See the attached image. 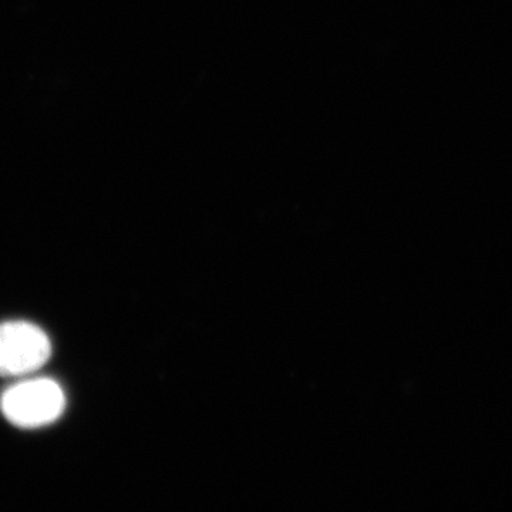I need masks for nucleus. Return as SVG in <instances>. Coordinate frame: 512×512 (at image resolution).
<instances>
[{
  "label": "nucleus",
  "instance_id": "obj_1",
  "mask_svg": "<svg viewBox=\"0 0 512 512\" xmlns=\"http://www.w3.org/2000/svg\"><path fill=\"white\" fill-rule=\"evenodd\" d=\"M66 406L62 387L52 379H32L9 387L0 399L3 416L22 429H37L59 419Z\"/></svg>",
  "mask_w": 512,
  "mask_h": 512
},
{
  "label": "nucleus",
  "instance_id": "obj_2",
  "mask_svg": "<svg viewBox=\"0 0 512 512\" xmlns=\"http://www.w3.org/2000/svg\"><path fill=\"white\" fill-rule=\"evenodd\" d=\"M52 343L29 322L0 323V376H25L46 365Z\"/></svg>",
  "mask_w": 512,
  "mask_h": 512
}]
</instances>
